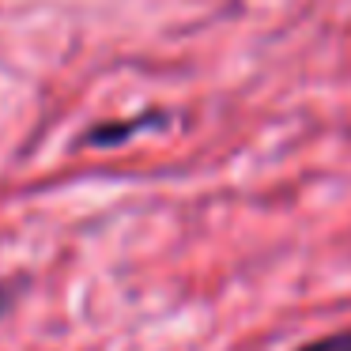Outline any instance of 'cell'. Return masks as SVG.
Here are the masks:
<instances>
[{
  "mask_svg": "<svg viewBox=\"0 0 351 351\" xmlns=\"http://www.w3.org/2000/svg\"><path fill=\"white\" fill-rule=\"evenodd\" d=\"M298 351H351V328L332 332V336H321V340H313V343H302Z\"/></svg>",
  "mask_w": 351,
  "mask_h": 351,
  "instance_id": "cell-1",
  "label": "cell"
},
{
  "mask_svg": "<svg viewBox=\"0 0 351 351\" xmlns=\"http://www.w3.org/2000/svg\"><path fill=\"white\" fill-rule=\"evenodd\" d=\"M4 306H8V295H4V291H0V313H4Z\"/></svg>",
  "mask_w": 351,
  "mask_h": 351,
  "instance_id": "cell-2",
  "label": "cell"
}]
</instances>
